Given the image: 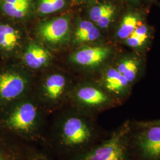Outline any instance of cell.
<instances>
[{
  "label": "cell",
  "instance_id": "cell-1",
  "mask_svg": "<svg viewBox=\"0 0 160 160\" xmlns=\"http://www.w3.org/2000/svg\"><path fill=\"white\" fill-rule=\"evenodd\" d=\"M109 133L96 118L74 108L62 112L48 123L40 147L57 160H68L86 152Z\"/></svg>",
  "mask_w": 160,
  "mask_h": 160
},
{
  "label": "cell",
  "instance_id": "cell-2",
  "mask_svg": "<svg viewBox=\"0 0 160 160\" xmlns=\"http://www.w3.org/2000/svg\"><path fill=\"white\" fill-rule=\"evenodd\" d=\"M10 104V109L0 116V129L25 142L40 146L49 123L46 111L29 95Z\"/></svg>",
  "mask_w": 160,
  "mask_h": 160
},
{
  "label": "cell",
  "instance_id": "cell-3",
  "mask_svg": "<svg viewBox=\"0 0 160 160\" xmlns=\"http://www.w3.org/2000/svg\"><path fill=\"white\" fill-rule=\"evenodd\" d=\"M132 129V120H125L101 142L68 160H135L130 146Z\"/></svg>",
  "mask_w": 160,
  "mask_h": 160
},
{
  "label": "cell",
  "instance_id": "cell-4",
  "mask_svg": "<svg viewBox=\"0 0 160 160\" xmlns=\"http://www.w3.org/2000/svg\"><path fill=\"white\" fill-rule=\"evenodd\" d=\"M69 98L74 104L75 109L93 118L103 110L120 104L100 85L85 84L77 87L71 92Z\"/></svg>",
  "mask_w": 160,
  "mask_h": 160
},
{
  "label": "cell",
  "instance_id": "cell-5",
  "mask_svg": "<svg viewBox=\"0 0 160 160\" xmlns=\"http://www.w3.org/2000/svg\"><path fill=\"white\" fill-rule=\"evenodd\" d=\"M130 146L135 160H160V125L133 126Z\"/></svg>",
  "mask_w": 160,
  "mask_h": 160
},
{
  "label": "cell",
  "instance_id": "cell-6",
  "mask_svg": "<svg viewBox=\"0 0 160 160\" xmlns=\"http://www.w3.org/2000/svg\"><path fill=\"white\" fill-rule=\"evenodd\" d=\"M68 83L66 78L61 74L49 76L38 90L37 97H34L46 111L55 109L67 97Z\"/></svg>",
  "mask_w": 160,
  "mask_h": 160
},
{
  "label": "cell",
  "instance_id": "cell-7",
  "mask_svg": "<svg viewBox=\"0 0 160 160\" xmlns=\"http://www.w3.org/2000/svg\"><path fill=\"white\" fill-rule=\"evenodd\" d=\"M29 84L24 77L12 72L0 74V104H9L28 94Z\"/></svg>",
  "mask_w": 160,
  "mask_h": 160
},
{
  "label": "cell",
  "instance_id": "cell-8",
  "mask_svg": "<svg viewBox=\"0 0 160 160\" xmlns=\"http://www.w3.org/2000/svg\"><path fill=\"white\" fill-rule=\"evenodd\" d=\"M100 86L120 104L131 96L133 87L114 66L106 70Z\"/></svg>",
  "mask_w": 160,
  "mask_h": 160
},
{
  "label": "cell",
  "instance_id": "cell-9",
  "mask_svg": "<svg viewBox=\"0 0 160 160\" xmlns=\"http://www.w3.org/2000/svg\"><path fill=\"white\" fill-rule=\"evenodd\" d=\"M33 145L0 129V160H30Z\"/></svg>",
  "mask_w": 160,
  "mask_h": 160
},
{
  "label": "cell",
  "instance_id": "cell-10",
  "mask_svg": "<svg viewBox=\"0 0 160 160\" xmlns=\"http://www.w3.org/2000/svg\"><path fill=\"white\" fill-rule=\"evenodd\" d=\"M132 86L140 80L145 69V60L141 55L135 52L122 54L114 65Z\"/></svg>",
  "mask_w": 160,
  "mask_h": 160
},
{
  "label": "cell",
  "instance_id": "cell-11",
  "mask_svg": "<svg viewBox=\"0 0 160 160\" xmlns=\"http://www.w3.org/2000/svg\"><path fill=\"white\" fill-rule=\"evenodd\" d=\"M112 53L108 46H87L76 52L72 57L75 63L89 68H94L103 64Z\"/></svg>",
  "mask_w": 160,
  "mask_h": 160
},
{
  "label": "cell",
  "instance_id": "cell-12",
  "mask_svg": "<svg viewBox=\"0 0 160 160\" xmlns=\"http://www.w3.org/2000/svg\"><path fill=\"white\" fill-rule=\"evenodd\" d=\"M154 29L147 23L139 25L135 31L122 43L141 55L148 51L154 38Z\"/></svg>",
  "mask_w": 160,
  "mask_h": 160
},
{
  "label": "cell",
  "instance_id": "cell-13",
  "mask_svg": "<svg viewBox=\"0 0 160 160\" xmlns=\"http://www.w3.org/2000/svg\"><path fill=\"white\" fill-rule=\"evenodd\" d=\"M69 29L68 20L60 17L41 24L38 28V33L40 37L47 42L58 43L65 39Z\"/></svg>",
  "mask_w": 160,
  "mask_h": 160
},
{
  "label": "cell",
  "instance_id": "cell-14",
  "mask_svg": "<svg viewBox=\"0 0 160 160\" xmlns=\"http://www.w3.org/2000/svg\"><path fill=\"white\" fill-rule=\"evenodd\" d=\"M143 16L137 11H129L123 15L117 26L115 32L116 38L123 42L143 23Z\"/></svg>",
  "mask_w": 160,
  "mask_h": 160
},
{
  "label": "cell",
  "instance_id": "cell-15",
  "mask_svg": "<svg viewBox=\"0 0 160 160\" xmlns=\"http://www.w3.org/2000/svg\"><path fill=\"white\" fill-rule=\"evenodd\" d=\"M116 8L110 3H103L93 6L89 12L90 21L99 29L109 28L114 20Z\"/></svg>",
  "mask_w": 160,
  "mask_h": 160
},
{
  "label": "cell",
  "instance_id": "cell-16",
  "mask_svg": "<svg viewBox=\"0 0 160 160\" xmlns=\"http://www.w3.org/2000/svg\"><path fill=\"white\" fill-rule=\"evenodd\" d=\"M50 57V53L45 48L36 43H31L24 52L23 58L29 67L38 69L45 66Z\"/></svg>",
  "mask_w": 160,
  "mask_h": 160
},
{
  "label": "cell",
  "instance_id": "cell-17",
  "mask_svg": "<svg viewBox=\"0 0 160 160\" xmlns=\"http://www.w3.org/2000/svg\"><path fill=\"white\" fill-rule=\"evenodd\" d=\"M21 42L20 32L9 24L0 25V49L12 51L19 46Z\"/></svg>",
  "mask_w": 160,
  "mask_h": 160
},
{
  "label": "cell",
  "instance_id": "cell-18",
  "mask_svg": "<svg viewBox=\"0 0 160 160\" xmlns=\"http://www.w3.org/2000/svg\"><path fill=\"white\" fill-rule=\"evenodd\" d=\"M101 36L100 29L88 20H82L75 32V40L78 43H91L98 40Z\"/></svg>",
  "mask_w": 160,
  "mask_h": 160
},
{
  "label": "cell",
  "instance_id": "cell-19",
  "mask_svg": "<svg viewBox=\"0 0 160 160\" xmlns=\"http://www.w3.org/2000/svg\"><path fill=\"white\" fill-rule=\"evenodd\" d=\"M2 7L8 16L21 18L29 12L30 0H2Z\"/></svg>",
  "mask_w": 160,
  "mask_h": 160
},
{
  "label": "cell",
  "instance_id": "cell-20",
  "mask_svg": "<svg viewBox=\"0 0 160 160\" xmlns=\"http://www.w3.org/2000/svg\"><path fill=\"white\" fill-rule=\"evenodd\" d=\"M65 4V0H40L38 10L41 14H48L61 10Z\"/></svg>",
  "mask_w": 160,
  "mask_h": 160
},
{
  "label": "cell",
  "instance_id": "cell-21",
  "mask_svg": "<svg viewBox=\"0 0 160 160\" xmlns=\"http://www.w3.org/2000/svg\"><path fill=\"white\" fill-rule=\"evenodd\" d=\"M30 160H57L47 153L43 149L39 148L38 145H33L31 149Z\"/></svg>",
  "mask_w": 160,
  "mask_h": 160
},
{
  "label": "cell",
  "instance_id": "cell-22",
  "mask_svg": "<svg viewBox=\"0 0 160 160\" xmlns=\"http://www.w3.org/2000/svg\"><path fill=\"white\" fill-rule=\"evenodd\" d=\"M133 127L148 126V125H160V119L151 120H141V121H132Z\"/></svg>",
  "mask_w": 160,
  "mask_h": 160
},
{
  "label": "cell",
  "instance_id": "cell-23",
  "mask_svg": "<svg viewBox=\"0 0 160 160\" xmlns=\"http://www.w3.org/2000/svg\"><path fill=\"white\" fill-rule=\"evenodd\" d=\"M126 1L131 2H137L139 0H125Z\"/></svg>",
  "mask_w": 160,
  "mask_h": 160
}]
</instances>
